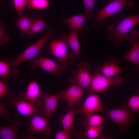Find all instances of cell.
<instances>
[{"label":"cell","instance_id":"6da1fadb","mask_svg":"<svg viewBox=\"0 0 139 139\" xmlns=\"http://www.w3.org/2000/svg\"><path fill=\"white\" fill-rule=\"evenodd\" d=\"M139 23V13L125 18L115 27L111 24L107 25L106 31L108 39L115 46L122 44L125 40H129L128 32Z\"/></svg>","mask_w":139,"mask_h":139},{"label":"cell","instance_id":"7a4b0ae2","mask_svg":"<svg viewBox=\"0 0 139 139\" xmlns=\"http://www.w3.org/2000/svg\"><path fill=\"white\" fill-rule=\"evenodd\" d=\"M135 0H108V4L98 11L95 20L92 24L95 29L103 27L106 23L103 20L117 14L126 6L132 8L135 5Z\"/></svg>","mask_w":139,"mask_h":139},{"label":"cell","instance_id":"3957f363","mask_svg":"<svg viewBox=\"0 0 139 139\" xmlns=\"http://www.w3.org/2000/svg\"><path fill=\"white\" fill-rule=\"evenodd\" d=\"M6 102L8 105L14 106L19 114L24 116L30 117L44 114V110L42 109L44 107V103L40 99L32 102L19 97L14 98L12 96Z\"/></svg>","mask_w":139,"mask_h":139},{"label":"cell","instance_id":"277c9868","mask_svg":"<svg viewBox=\"0 0 139 139\" xmlns=\"http://www.w3.org/2000/svg\"><path fill=\"white\" fill-rule=\"evenodd\" d=\"M56 33V31L50 28L47 29L45 34L40 39L30 46L13 60L9 62L10 66H18L24 62L35 58L50 38L54 36Z\"/></svg>","mask_w":139,"mask_h":139},{"label":"cell","instance_id":"5b68a950","mask_svg":"<svg viewBox=\"0 0 139 139\" xmlns=\"http://www.w3.org/2000/svg\"><path fill=\"white\" fill-rule=\"evenodd\" d=\"M121 105L120 108L107 111V114L109 118L117 124L119 132L121 133L127 128L129 124L134 122L135 116L124 103H121Z\"/></svg>","mask_w":139,"mask_h":139},{"label":"cell","instance_id":"8992f818","mask_svg":"<svg viewBox=\"0 0 139 139\" xmlns=\"http://www.w3.org/2000/svg\"><path fill=\"white\" fill-rule=\"evenodd\" d=\"M94 71L90 85L91 90L94 92H103L110 85L119 86L123 82V77L118 75L110 77L103 75L100 72L98 67H95Z\"/></svg>","mask_w":139,"mask_h":139},{"label":"cell","instance_id":"52a82bcc","mask_svg":"<svg viewBox=\"0 0 139 139\" xmlns=\"http://www.w3.org/2000/svg\"><path fill=\"white\" fill-rule=\"evenodd\" d=\"M90 67L88 62L81 61L76 70H72V74L69 78L72 84H76L84 89L90 86L92 76L90 70Z\"/></svg>","mask_w":139,"mask_h":139},{"label":"cell","instance_id":"ba28073f","mask_svg":"<svg viewBox=\"0 0 139 139\" xmlns=\"http://www.w3.org/2000/svg\"><path fill=\"white\" fill-rule=\"evenodd\" d=\"M52 55L57 59L58 64L66 67L73 61V54L67 51V44L64 41L53 39L50 45Z\"/></svg>","mask_w":139,"mask_h":139},{"label":"cell","instance_id":"9c48e42d","mask_svg":"<svg viewBox=\"0 0 139 139\" xmlns=\"http://www.w3.org/2000/svg\"><path fill=\"white\" fill-rule=\"evenodd\" d=\"M29 119V125L26 128L29 134L41 135L45 138L50 137L51 128L48 124L49 121L44 116L36 115L30 117Z\"/></svg>","mask_w":139,"mask_h":139},{"label":"cell","instance_id":"30bf717a","mask_svg":"<svg viewBox=\"0 0 139 139\" xmlns=\"http://www.w3.org/2000/svg\"><path fill=\"white\" fill-rule=\"evenodd\" d=\"M29 63L31 67L34 69L38 66H39L45 71L59 78H61L62 76L60 71L65 70L66 68L56 63L50 59L44 57L33 58L30 60Z\"/></svg>","mask_w":139,"mask_h":139},{"label":"cell","instance_id":"8fae6325","mask_svg":"<svg viewBox=\"0 0 139 139\" xmlns=\"http://www.w3.org/2000/svg\"><path fill=\"white\" fill-rule=\"evenodd\" d=\"M76 114L83 115L85 119L96 112H103L104 109L101 105L99 96L93 94L86 98L81 107L76 109Z\"/></svg>","mask_w":139,"mask_h":139},{"label":"cell","instance_id":"7c38bea8","mask_svg":"<svg viewBox=\"0 0 139 139\" xmlns=\"http://www.w3.org/2000/svg\"><path fill=\"white\" fill-rule=\"evenodd\" d=\"M83 89L76 84H73L66 90L59 92L61 98L64 99L70 108L79 103L83 93Z\"/></svg>","mask_w":139,"mask_h":139},{"label":"cell","instance_id":"4fadbf2b","mask_svg":"<svg viewBox=\"0 0 139 139\" xmlns=\"http://www.w3.org/2000/svg\"><path fill=\"white\" fill-rule=\"evenodd\" d=\"M41 97L44 103V116L49 121L55 110L58 100L61 98L60 93L59 92L56 95H52L48 92L42 91Z\"/></svg>","mask_w":139,"mask_h":139},{"label":"cell","instance_id":"5bb4252c","mask_svg":"<svg viewBox=\"0 0 139 139\" xmlns=\"http://www.w3.org/2000/svg\"><path fill=\"white\" fill-rule=\"evenodd\" d=\"M87 18L84 13L73 16L63 20L71 31H76L78 34H85L89 32L88 27L84 26Z\"/></svg>","mask_w":139,"mask_h":139},{"label":"cell","instance_id":"9a60e30c","mask_svg":"<svg viewBox=\"0 0 139 139\" xmlns=\"http://www.w3.org/2000/svg\"><path fill=\"white\" fill-rule=\"evenodd\" d=\"M11 125L6 126H0V137L2 139H15L17 138L19 129L24 127L21 119L17 115L13 119Z\"/></svg>","mask_w":139,"mask_h":139},{"label":"cell","instance_id":"2e32d148","mask_svg":"<svg viewBox=\"0 0 139 139\" xmlns=\"http://www.w3.org/2000/svg\"><path fill=\"white\" fill-rule=\"evenodd\" d=\"M129 42L132 45L129 51L123 57L124 59L133 63L135 66L133 70L134 73L139 74V39L131 38Z\"/></svg>","mask_w":139,"mask_h":139},{"label":"cell","instance_id":"e0dca14e","mask_svg":"<svg viewBox=\"0 0 139 139\" xmlns=\"http://www.w3.org/2000/svg\"><path fill=\"white\" fill-rule=\"evenodd\" d=\"M41 92L38 83L32 80L28 85L25 92L20 93L19 97L30 101L34 102L40 99Z\"/></svg>","mask_w":139,"mask_h":139},{"label":"cell","instance_id":"ac0fdd59","mask_svg":"<svg viewBox=\"0 0 139 139\" xmlns=\"http://www.w3.org/2000/svg\"><path fill=\"white\" fill-rule=\"evenodd\" d=\"M120 63L116 58H111L110 60L104 63L99 69L101 73L106 76L112 77L121 72L122 69L118 66Z\"/></svg>","mask_w":139,"mask_h":139},{"label":"cell","instance_id":"d6986e66","mask_svg":"<svg viewBox=\"0 0 139 139\" xmlns=\"http://www.w3.org/2000/svg\"><path fill=\"white\" fill-rule=\"evenodd\" d=\"M78 33L76 31H73L68 34L62 33L59 39L65 42L70 47L77 58H80V46L78 39Z\"/></svg>","mask_w":139,"mask_h":139},{"label":"cell","instance_id":"ffe728a7","mask_svg":"<svg viewBox=\"0 0 139 139\" xmlns=\"http://www.w3.org/2000/svg\"><path fill=\"white\" fill-rule=\"evenodd\" d=\"M49 28V25L46 23L42 16H37L33 17L32 23L27 33L28 38L31 39L36 33L42 30H47Z\"/></svg>","mask_w":139,"mask_h":139},{"label":"cell","instance_id":"44dd1931","mask_svg":"<svg viewBox=\"0 0 139 139\" xmlns=\"http://www.w3.org/2000/svg\"><path fill=\"white\" fill-rule=\"evenodd\" d=\"M19 74V70L15 67H11L5 60L0 61V77L2 79L7 80L11 77H17Z\"/></svg>","mask_w":139,"mask_h":139},{"label":"cell","instance_id":"7402d4cb","mask_svg":"<svg viewBox=\"0 0 139 139\" xmlns=\"http://www.w3.org/2000/svg\"><path fill=\"white\" fill-rule=\"evenodd\" d=\"M76 114V109L72 108H70L69 111L60 119L63 130L69 133L73 128L74 119Z\"/></svg>","mask_w":139,"mask_h":139},{"label":"cell","instance_id":"603a6c76","mask_svg":"<svg viewBox=\"0 0 139 139\" xmlns=\"http://www.w3.org/2000/svg\"><path fill=\"white\" fill-rule=\"evenodd\" d=\"M33 20V17L24 15L19 17L15 21L16 26L20 30V34L24 36L30 28Z\"/></svg>","mask_w":139,"mask_h":139},{"label":"cell","instance_id":"cb8c5ba5","mask_svg":"<svg viewBox=\"0 0 139 139\" xmlns=\"http://www.w3.org/2000/svg\"><path fill=\"white\" fill-rule=\"evenodd\" d=\"M104 120V119L102 116L94 114L82 121L81 124L86 127L98 126L103 125Z\"/></svg>","mask_w":139,"mask_h":139},{"label":"cell","instance_id":"d4e9b609","mask_svg":"<svg viewBox=\"0 0 139 139\" xmlns=\"http://www.w3.org/2000/svg\"><path fill=\"white\" fill-rule=\"evenodd\" d=\"M50 4L48 0H28L27 5L30 10H44Z\"/></svg>","mask_w":139,"mask_h":139},{"label":"cell","instance_id":"484cf974","mask_svg":"<svg viewBox=\"0 0 139 139\" xmlns=\"http://www.w3.org/2000/svg\"><path fill=\"white\" fill-rule=\"evenodd\" d=\"M104 128V127L103 125L98 126L87 127L84 135L89 139L96 138L99 136Z\"/></svg>","mask_w":139,"mask_h":139},{"label":"cell","instance_id":"4316f807","mask_svg":"<svg viewBox=\"0 0 139 139\" xmlns=\"http://www.w3.org/2000/svg\"><path fill=\"white\" fill-rule=\"evenodd\" d=\"M7 80L1 79L0 81V101H6L12 96V92L8 89Z\"/></svg>","mask_w":139,"mask_h":139},{"label":"cell","instance_id":"83f0119b","mask_svg":"<svg viewBox=\"0 0 139 139\" xmlns=\"http://www.w3.org/2000/svg\"><path fill=\"white\" fill-rule=\"evenodd\" d=\"M85 7L84 14L87 19L90 20L94 16L93 10L95 3L97 0H82Z\"/></svg>","mask_w":139,"mask_h":139},{"label":"cell","instance_id":"f1b7e54d","mask_svg":"<svg viewBox=\"0 0 139 139\" xmlns=\"http://www.w3.org/2000/svg\"><path fill=\"white\" fill-rule=\"evenodd\" d=\"M8 105L6 101H1L0 102V116L7 119L11 124L13 122V120H11L15 118L16 117V115L14 116L9 112L7 107V106Z\"/></svg>","mask_w":139,"mask_h":139},{"label":"cell","instance_id":"f546056e","mask_svg":"<svg viewBox=\"0 0 139 139\" xmlns=\"http://www.w3.org/2000/svg\"><path fill=\"white\" fill-rule=\"evenodd\" d=\"M127 106L129 109L135 112H139V92L131 97L129 99Z\"/></svg>","mask_w":139,"mask_h":139},{"label":"cell","instance_id":"4dcf8cb0","mask_svg":"<svg viewBox=\"0 0 139 139\" xmlns=\"http://www.w3.org/2000/svg\"><path fill=\"white\" fill-rule=\"evenodd\" d=\"M7 28L2 22L0 23V46H4L8 43L10 39V36L7 34L6 31Z\"/></svg>","mask_w":139,"mask_h":139},{"label":"cell","instance_id":"1f68e13d","mask_svg":"<svg viewBox=\"0 0 139 139\" xmlns=\"http://www.w3.org/2000/svg\"><path fill=\"white\" fill-rule=\"evenodd\" d=\"M14 6L17 14L19 17H22L24 15L23 11L27 6L28 0H13Z\"/></svg>","mask_w":139,"mask_h":139},{"label":"cell","instance_id":"d6a6232c","mask_svg":"<svg viewBox=\"0 0 139 139\" xmlns=\"http://www.w3.org/2000/svg\"><path fill=\"white\" fill-rule=\"evenodd\" d=\"M69 134L68 132L63 130L57 132L55 135V138L56 139H70V137Z\"/></svg>","mask_w":139,"mask_h":139},{"label":"cell","instance_id":"836d02e7","mask_svg":"<svg viewBox=\"0 0 139 139\" xmlns=\"http://www.w3.org/2000/svg\"><path fill=\"white\" fill-rule=\"evenodd\" d=\"M129 36L130 39L131 38H139V31L136 29H133L129 34Z\"/></svg>","mask_w":139,"mask_h":139},{"label":"cell","instance_id":"e575fe53","mask_svg":"<svg viewBox=\"0 0 139 139\" xmlns=\"http://www.w3.org/2000/svg\"><path fill=\"white\" fill-rule=\"evenodd\" d=\"M21 139H36V137L33 136L32 135L30 134L29 135L28 134H26L24 133L22 134V135L20 137Z\"/></svg>","mask_w":139,"mask_h":139}]
</instances>
